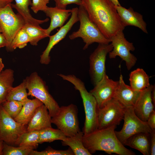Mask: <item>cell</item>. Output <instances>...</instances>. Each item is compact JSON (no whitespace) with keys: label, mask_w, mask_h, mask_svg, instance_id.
<instances>
[{"label":"cell","mask_w":155,"mask_h":155,"mask_svg":"<svg viewBox=\"0 0 155 155\" xmlns=\"http://www.w3.org/2000/svg\"><path fill=\"white\" fill-rule=\"evenodd\" d=\"M89 18L107 38L125 28L115 5L110 0H82Z\"/></svg>","instance_id":"cell-1"},{"label":"cell","mask_w":155,"mask_h":155,"mask_svg":"<svg viewBox=\"0 0 155 155\" xmlns=\"http://www.w3.org/2000/svg\"><path fill=\"white\" fill-rule=\"evenodd\" d=\"M117 126L97 129L84 135L82 141L85 147L91 154L97 151L104 152L111 154L135 155L133 151L125 147L117 138L115 133Z\"/></svg>","instance_id":"cell-2"},{"label":"cell","mask_w":155,"mask_h":155,"mask_svg":"<svg viewBox=\"0 0 155 155\" xmlns=\"http://www.w3.org/2000/svg\"><path fill=\"white\" fill-rule=\"evenodd\" d=\"M58 75L62 79L73 84L75 89L78 90L82 99L85 119L83 127L84 135H86L98 129V108L94 96L86 90L84 83L74 75Z\"/></svg>","instance_id":"cell-3"},{"label":"cell","mask_w":155,"mask_h":155,"mask_svg":"<svg viewBox=\"0 0 155 155\" xmlns=\"http://www.w3.org/2000/svg\"><path fill=\"white\" fill-rule=\"evenodd\" d=\"M78 17L80 22L79 28L69 35L70 39L81 38L85 43L83 50L87 49L89 45L94 43L108 44L111 42L110 39L104 36L90 19L82 5H79L78 8Z\"/></svg>","instance_id":"cell-4"},{"label":"cell","mask_w":155,"mask_h":155,"mask_svg":"<svg viewBox=\"0 0 155 155\" xmlns=\"http://www.w3.org/2000/svg\"><path fill=\"white\" fill-rule=\"evenodd\" d=\"M28 96L35 97L46 107L52 117L59 112L60 107L49 93L45 82L36 72L32 73L25 79Z\"/></svg>","instance_id":"cell-5"},{"label":"cell","mask_w":155,"mask_h":155,"mask_svg":"<svg viewBox=\"0 0 155 155\" xmlns=\"http://www.w3.org/2000/svg\"><path fill=\"white\" fill-rule=\"evenodd\" d=\"M51 123L67 137L74 135L80 131L77 106L71 104L60 107L57 114L52 117Z\"/></svg>","instance_id":"cell-6"},{"label":"cell","mask_w":155,"mask_h":155,"mask_svg":"<svg viewBox=\"0 0 155 155\" xmlns=\"http://www.w3.org/2000/svg\"><path fill=\"white\" fill-rule=\"evenodd\" d=\"M25 24L22 17L18 13H14L11 4L0 8V26L8 42L6 48L8 51H9L11 44L15 36Z\"/></svg>","instance_id":"cell-7"},{"label":"cell","mask_w":155,"mask_h":155,"mask_svg":"<svg viewBox=\"0 0 155 155\" xmlns=\"http://www.w3.org/2000/svg\"><path fill=\"white\" fill-rule=\"evenodd\" d=\"M122 128L119 131H115L116 135L124 145L127 140L133 135L140 133H150L152 130L147 121L140 119L135 114L133 107L126 108Z\"/></svg>","instance_id":"cell-8"},{"label":"cell","mask_w":155,"mask_h":155,"mask_svg":"<svg viewBox=\"0 0 155 155\" xmlns=\"http://www.w3.org/2000/svg\"><path fill=\"white\" fill-rule=\"evenodd\" d=\"M27 131L26 125L16 122L0 105V140L12 146H16L20 136Z\"/></svg>","instance_id":"cell-9"},{"label":"cell","mask_w":155,"mask_h":155,"mask_svg":"<svg viewBox=\"0 0 155 155\" xmlns=\"http://www.w3.org/2000/svg\"><path fill=\"white\" fill-rule=\"evenodd\" d=\"M126 110L125 107L113 98L103 107L98 109V129L119 125L123 119Z\"/></svg>","instance_id":"cell-10"},{"label":"cell","mask_w":155,"mask_h":155,"mask_svg":"<svg viewBox=\"0 0 155 155\" xmlns=\"http://www.w3.org/2000/svg\"><path fill=\"white\" fill-rule=\"evenodd\" d=\"M110 39L113 49L108 53L109 58L114 59L119 57L125 62L127 69L130 70L135 65L137 60L130 52L135 50L133 43L126 40L123 31L119 32Z\"/></svg>","instance_id":"cell-11"},{"label":"cell","mask_w":155,"mask_h":155,"mask_svg":"<svg viewBox=\"0 0 155 155\" xmlns=\"http://www.w3.org/2000/svg\"><path fill=\"white\" fill-rule=\"evenodd\" d=\"M111 44H99L89 57V74L94 86L102 78L106 73V56L113 49Z\"/></svg>","instance_id":"cell-12"},{"label":"cell","mask_w":155,"mask_h":155,"mask_svg":"<svg viewBox=\"0 0 155 155\" xmlns=\"http://www.w3.org/2000/svg\"><path fill=\"white\" fill-rule=\"evenodd\" d=\"M71 17L68 22L61 27L54 34L49 36V43L40 55V62L43 64L48 65L51 61L50 54L54 46L63 39L75 24L79 21L78 8H73Z\"/></svg>","instance_id":"cell-13"},{"label":"cell","mask_w":155,"mask_h":155,"mask_svg":"<svg viewBox=\"0 0 155 155\" xmlns=\"http://www.w3.org/2000/svg\"><path fill=\"white\" fill-rule=\"evenodd\" d=\"M118 81L110 79L106 73L89 92L95 98L98 108L103 107L113 98Z\"/></svg>","instance_id":"cell-14"},{"label":"cell","mask_w":155,"mask_h":155,"mask_svg":"<svg viewBox=\"0 0 155 155\" xmlns=\"http://www.w3.org/2000/svg\"><path fill=\"white\" fill-rule=\"evenodd\" d=\"M154 85L150 86L141 92L133 107L135 115L141 120L146 122L149 116L154 110L152 97V92Z\"/></svg>","instance_id":"cell-15"},{"label":"cell","mask_w":155,"mask_h":155,"mask_svg":"<svg viewBox=\"0 0 155 155\" xmlns=\"http://www.w3.org/2000/svg\"><path fill=\"white\" fill-rule=\"evenodd\" d=\"M123 78L122 75H121L113 98L117 100L126 108H133L141 92L135 91L126 84Z\"/></svg>","instance_id":"cell-16"},{"label":"cell","mask_w":155,"mask_h":155,"mask_svg":"<svg viewBox=\"0 0 155 155\" xmlns=\"http://www.w3.org/2000/svg\"><path fill=\"white\" fill-rule=\"evenodd\" d=\"M115 6L125 27L129 26H133L139 28L144 32L148 33L147 24L144 20L142 14L134 11L131 7L126 9L121 5Z\"/></svg>","instance_id":"cell-17"},{"label":"cell","mask_w":155,"mask_h":155,"mask_svg":"<svg viewBox=\"0 0 155 155\" xmlns=\"http://www.w3.org/2000/svg\"><path fill=\"white\" fill-rule=\"evenodd\" d=\"M43 11L51 20L50 25L46 29L49 36L51 32L54 29L58 27L61 28L63 25L71 15L72 9H62L56 7H47Z\"/></svg>","instance_id":"cell-18"},{"label":"cell","mask_w":155,"mask_h":155,"mask_svg":"<svg viewBox=\"0 0 155 155\" xmlns=\"http://www.w3.org/2000/svg\"><path fill=\"white\" fill-rule=\"evenodd\" d=\"M51 117L44 104L38 107L28 124L27 131L40 130L51 127Z\"/></svg>","instance_id":"cell-19"},{"label":"cell","mask_w":155,"mask_h":155,"mask_svg":"<svg viewBox=\"0 0 155 155\" xmlns=\"http://www.w3.org/2000/svg\"><path fill=\"white\" fill-rule=\"evenodd\" d=\"M150 133H140L128 138L124 146L136 149L144 155H149L150 153Z\"/></svg>","instance_id":"cell-20"},{"label":"cell","mask_w":155,"mask_h":155,"mask_svg":"<svg viewBox=\"0 0 155 155\" xmlns=\"http://www.w3.org/2000/svg\"><path fill=\"white\" fill-rule=\"evenodd\" d=\"M15 4H11V7L15 9L24 19L25 24L36 25L47 22L49 18L43 20H38L34 18L30 13L29 6L31 5L32 0H14Z\"/></svg>","instance_id":"cell-21"},{"label":"cell","mask_w":155,"mask_h":155,"mask_svg":"<svg viewBox=\"0 0 155 155\" xmlns=\"http://www.w3.org/2000/svg\"><path fill=\"white\" fill-rule=\"evenodd\" d=\"M38 99H29L23 104L22 109L18 115L14 119L17 122L25 125H28L36 108L43 104Z\"/></svg>","instance_id":"cell-22"},{"label":"cell","mask_w":155,"mask_h":155,"mask_svg":"<svg viewBox=\"0 0 155 155\" xmlns=\"http://www.w3.org/2000/svg\"><path fill=\"white\" fill-rule=\"evenodd\" d=\"M130 86L133 90L141 92L150 85L149 77L144 70L137 68L129 75Z\"/></svg>","instance_id":"cell-23"},{"label":"cell","mask_w":155,"mask_h":155,"mask_svg":"<svg viewBox=\"0 0 155 155\" xmlns=\"http://www.w3.org/2000/svg\"><path fill=\"white\" fill-rule=\"evenodd\" d=\"M84 135L83 132L80 131L74 135L67 137L62 141V145L68 146L71 149L75 155H91L88 150L84 145L82 138Z\"/></svg>","instance_id":"cell-24"},{"label":"cell","mask_w":155,"mask_h":155,"mask_svg":"<svg viewBox=\"0 0 155 155\" xmlns=\"http://www.w3.org/2000/svg\"><path fill=\"white\" fill-rule=\"evenodd\" d=\"M14 73L13 70L9 68L0 73V105L6 100L8 93L13 87Z\"/></svg>","instance_id":"cell-25"},{"label":"cell","mask_w":155,"mask_h":155,"mask_svg":"<svg viewBox=\"0 0 155 155\" xmlns=\"http://www.w3.org/2000/svg\"><path fill=\"white\" fill-rule=\"evenodd\" d=\"M23 28L28 34L29 43L32 45L36 46L40 40L49 37L46 29L42 28L39 25L25 24Z\"/></svg>","instance_id":"cell-26"},{"label":"cell","mask_w":155,"mask_h":155,"mask_svg":"<svg viewBox=\"0 0 155 155\" xmlns=\"http://www.w3.org/2000/svg\"><path fill=\"white\" fill-rule=\"evenodd\" d=\"M39 144L51 142L56 140L62 141L67 137L65 134L59 129H55L52 127H48L39 131Z\"/></svg>","instance_id":"cell-27"},{"label":"cell","mask_w":155,"mask_h":155,"mask_svg":"<svg viewBox=\"0 0 155 155\" xmlns=\"http://www.w3.org/2000/svg\"><path fill=\"white\" fill-rule=\"evenodd\" d=\"M39 130L26 131L20 136L16 146H30L36 149L39 144Z\"/></svg>","instance_id":"cell-28"},{"label":"cell","mask_w":155,"mask_h":155,"mask_svg":"<svg viewBox=\"0 0 155 155\" xmlns=\"http://www.w3.org/2000/svg\"><path fill=\"white\" fill-rule=\"evenodd\" d=\"M26 90V81L24 79L18 86L11 88L8 93L6 100L16 101L23 104L29 99Z\"/></svg>","instance_id":"cell-29"},{"label":"cell","mask_w":155,"mask_h":155,"mask_svg":"<svg viewBox=\"0 0 155 155\" xmlns=\"http://www.w3.org/2000/svg\"><path fill=\"white\" fill-rule=\"evenodd\" d=\"M29 42V37L22 28L18 32L13 39L10 44L9 51H12L17 48H24Z\"/></svg>","instance_id":"cell-30"},{"label":"cell","mask_w":155,"mask_h":155,"mask_svg":"<svg viewBox=\"0 0 155 155\" xmlns=\"http://www.w3.org/2000/svg\"><path fill=\"white\" fill-rule=\"evenodd\" d=\"M34 149L32 147L22 146L16 147L4 142L3 155H30Z\"/></svg>","instance_id":"cell-31"},{"label":"cell","mask_w":155,"mask_h":155,"mask_svg":"<svg viewBox=\"0 0 155 155\" xmlns=\"http://www.w3.org/2000/svg\"><path fill=\"white\" fill-rule=\"evenodd\" d=\"M5 111L14 119L20 112L23 104L14 100H6L1 104Z\"/></svg>","instance_id":"cell-32"},{"label":"cell","mask_w":155,"mask_h":155,"mask_svg":"<svg viewBox=\"0 0 155 155\" xmlns=\"http://www.w3.org/2000/svg\"><path fill=\"white\" fill-rule=\"evenodd\" d=\"M71 149L69 147L66 150H58L48 146L44 150L38 151L33 150L30 155H74Z\"/></svg>","instance_id":"cell-33"},{"label":"cell","mask_w":155,"mask_h":155,"mask_svg":"<svg viewBox=\"0 0 155 155\" xmlns=\"http://www.w3.org/2000/svg\"><path fill=\"white\" fill-rule=\"evenodd\" d=\"M50 0H32L31 9L35 13L40 11H44L48 7Z\"/></svg>","instance_id":"cell-34"},{"label":"cell","mask_w":155,"mask_h":155,"mask_svg":"<svg viewBox=\"0 0 155 155\" xmlns=\"http://www.w3.org/2000/svg\"><path fill=\"white\" fill-rule=\"evenodd\" d=\"M55 1V7L62 9H66L67 5L74 4L80 5H82V0H53Z\"/></svg>","instance_id":"cell-35"},{"label":"cell","mask_w":155,"mask_h":155,"mask_svg":"<svg viewBox=\"0 0 155 155\" xmlns=\"http://www.w3.org/2000/svg\"><path fill=\"white\" fill-rule=\"evenodd\" d=\"M150 155H155V129L152 130L150 133Z\"/></svg>","instance_id":"cell-36"},{"label":"cell","mask_w":155,"mask_h":155,"mask_svg":"<svg viewBox=\"0 0 155 155\" xmlns=\"http://www.w3.org/2000/svg\"><path fill=\"white\" fill-rule=\"evenodd\" d=\"M147 122L152 130L155 129V111L154 110L150 114Z\"/></svg>","instance_id":"cell-37"},{"label":"cell","mask_w":155,"mask_h":155,"mask_svg":"<svg viewBox=\"0 0 155 155\" xmlns=\"http://www.w3.org/2000/svg\"><path fill=\"white\" fill-rule=\"evenodd\" d=\"M8 45L7 41L5 37L2 32H0V48L5 47Z\"/></svg>","instance_id":"cell-38"},{"label":"cell","mask_w":155,"mask_h":155,"mask_svg":"<svg viewBox=\"0 0 155 155\" xmlns=\"http://www.w3.org/2000/svg\"><path fill=\"white\" fill-rule=\"evenodd\" d=\"M13 0H0V8L9 4H11Z\"/></svg>","instance_id":"cell-39"},{"label":"cell","mask_w":155,"mask_h":155,"mask_svg":"<svg viewBox=\"0 0 155 155\" xmlns=\"http://www.w3.org/2000/svg\"><path fill=\"white\" fill-rule=\"evenodd\" d=\"M152 100L153 104L154 105H155V85H154L152 92Z\"/></svg>","instance_id":"cell-40"},{"label":"cell","mask_w":155,"mask_h":155,"mask_svg":"<svg viewBox=\"0 0 155 155\" xmlns=\"http://www.w3.org/2000/svg\"><path fill=\"white\" fill-rule=\"evenodd\" d=\"M4 142L0 140V155H3Z\"/></svg>","instance_id":"cell-41"},{"label":"cell","mask_w":155,"mask_h":155,"mask_svg":"<svg viewBox=\"0 0 155 155\" xmlns=\"http://www.w3.org/2000/svg\"><path fill=\"white\" fill-rule=\"evenodd\" d=\"M4 67V65L2 62V59L0 57V73L3 71Z\"/></svg>","instance_id":"cell-42"},{"label":"cell","mask_w":155,"mask_h":155,"mask_svg":"<svg viewBox=\"0 0 155 155\" xmlns=\"http://www.w3.org/2000/svg\"><path fill=\"white\" fill-rule=\"evenodd\" d=\"M116 6L121 5L118 0H110Z\"/></svg>","instance_id":"cell-43"},{"label":"cell","mask_w":155,"mask_h":155,"mask_svg":"<svg viewBox=\"0 0 155 155\" xmlns=\"http://www.w3.org/2000/svg\"><path fill=\"white\" fill-rule=\"evenodd\" d=\"M0 32H2V30L0 26Z\"/></svg>","instance_id":"cell-44"}]
</instances>
